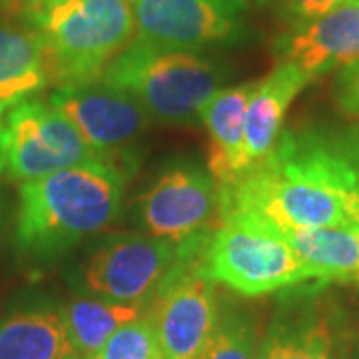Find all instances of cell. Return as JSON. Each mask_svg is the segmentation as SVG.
I'll return each instance as SVG.
<instances>
[{"instance_id": "44dd1931", "label": "cell", "mask_w": 359, "mask_h": 359, "mask_svg": "<svg viewBox=\"0 0 359 359\" xmlns=\"http://www.w3.org/2000/svg\"><path fill=\"white\" fill-rule=\"evenodd\" d=\"M92 359H162L154 330L140 316L110 335Z\"/></svg>"}, {"instance_id": "ffe728a7", "label": "cell", "mask_w": 359, "mask_h": 359, "mask_svg": "<svg viewBox=\"0 0 359 359\" xmlns=\"http://www.w3.org/2000/svg\"><path fill=\"white\" fill-rule=\"evenodd\" d=\"M200 359H259V346L250 321L236 311L222 313Z\"/></svg>"}, {"instance_id": "30bf717a", "label": "cell", "mask_w": 359, "mask_h": 359, "mask_svg": "<svg viewBox=\"0 0 359 359\" xmlns=\"http://www.w3.org/2000/svg\"><path fill=\"white\" fill-rule=\"evenodd\" d=\"M180 256V245L152 236H112L90 256L84 283L104 299L142 306L150 302Z\"/></svg>"}, {"instance_id": "2e32d148", "label": "cell", "mask_w": 359, "mask_h": 359, "mask_svg": "<svg viewBox=\"0 0 359 359\" xmlns=\"http://www.w3.org/2000/svg\"><path fill=\"white\" fill-rule=\"evenodd\" d=\"M276 231L320 283H359V224Z\"/></svg>"}, {"instance_id": "3957f363", "label": "cell", "mask_w": 359, "mask_h": 359, "mask_svg": "<svg viewBox=\"0 0 359 359\" xmlns=\"http://www.w3.org/2000/svg\"><path fill=\"white\" fill-rule=\"evenodd\" d=\"M22 18L46 46L58 86L100 80L136 34L130 0H42Z\"/></svg>"}, {"instance_id": "603a6c76", "label": "cell", "mask_w": 359, "mask_h": 359, "mask_svg": "<svg viewBox=\"0 0 359 359\" xmlns=\"http://www.w3.org/2000/svg\"><path fill=\"white\" fill-rule=\"evenodd\" d=\"M335 102L344 114L359 124V60L337 72Z\"/></svg>"}, {"instance_id": "7402d4cb", "label": "cell", "mask_w": 359, "mask_h": 359, "mask_svg": "<svg viewBox=\"0 0 359 359\" xmlns=\"http://www.w3.org/2000/svg\"><path fill=\"white\" fill-rule=\"evenodd\" d=\"M341 0H273V14L285 30H294L334 11Z\"/></svg>"}, {"instance_id": "d4e9b609", "label": "cell", "mask_w": 359, "mask_h": 359, "mask_svg": "<svg viewBox=\"0 0 359 359\" xmlns=\"http://www.w3.org/2000/svg\"><path fill=\"white\" fill-rule=\"evenodd\" d=\"M39 2H42V0H0V11L20 14L22 16L28 8H32Z\"/></svg>"}, {"instance_id": "f1b7e54d", "label": "cell", "mask_w": 359, "mask_h": 359, "mask_svg": "<svg viewBox=\"0 0 359 359\" xmlns=\"http://www.w3.org/2000/svg\"><path fill=\"white\" fill-rule=\"evenodd\" d=\"M76 359H78V358H76Z\"/></svg>"}, {"instance_id": "ac0fdd59", "label": "cell", "mask_w": 359, "mask_h": 359, "mask_svg": "<svg viewBox=\"0 0 359 359\" xmlns=\"http://www.w3.org/2000/svg\"><path fill=\"white\" fill-rule=\"evenodd\" d=\"M60 309L26 308L0 318V359H76Z\"/></svg>"}, {"instance_id": "6da1fadb", "label": "cell", "mask_w": 359, "mask_h": 359, "mask_svg": "<svg viewBox=\"0 0 359 359\" xmlns=\"http://www.w3.org/2000/svg\"><path fill=\"white\" fill-rule=\"evenodd\" d=\"M219 194L222 218L244 214L273 228L359 224L353 170L339 140L318 132H282L268 156Z\"/></svg>"}, {"instance_id": "d6986e66", "label": "cell", "mask_w": 359, "mask_h": 359, "mask_svg": "<svg viewBox=\"0 0 359 359\" xmlns=\"http://www.w3.org/2000/svg\"><path fill=\"white\" fill-rule=\"evenodd\" d=\"M60 313L78 358L92 359L116 330L140 318L142 306L118 304L104 297H76L70 299Z\"/></svg>"}, {"instance_id": "5b68a950", "label": "cell", "mask_w": 359, "mask_h": 359, "mask_svg": "<svg viewBox=\"0 0 359 359\" xmlns=\"http://www.w3.org/2000/svg\"><path fill=\"white\" fill-rule=\"evenodd\" d=\"M202 268L214 283L248 297L320 283L276 228L244 214L222 218L204 245Z\"/></svg>"}, {"instance_id": "4fadbf2b", "label": "cell", "mask_w": 359, "mask_h": 359, "mask_svg": "<svg viewBox=\"0 0 359 359\" xmlns=\"http://www.w3.org/2000/svg\"><path fill=\"white\" fill-rule=\"evenodd\" d=\"M282 62L297 66L311 80L359 60V0H341L321 18L283 30L273 40Z\"/></svg>"}, {"instance_id": "9c48e42d", "label": "cell", "mask_w": 359, "mask_h": 359, "mask_svg": "<svg viewBox=\"0 0 359 359\" xmlns=\"http://www.w3.org/2000/svg\"><path fill=\"white\" fill-rule=\"evenodd\" d=\"M140 219L152 238L170 244L210 236L222 222L218 182L194 164L168 168L140 198Z\"/></svg>"}, {"instance_id": "8992f818", "label": "cell", "mask_w": 359, "mask_h": 359, "mask_svg": "<svg viewBox=\"0 0 359 359\" xmlns=\"http://www.w3.org/2000/svg\"><path fill=\"white\" fill-rule=\"evenodd\" d=\"M210 236L180 244L178 264L150 297L146 320L154 330L162 359H200L216 330V287L202 268Z\"/></svg>"}, {"instance_id": "52a82bcc", "label": "cell", "mask_w": 359, "mask_h": 359, "mask_svg": "<svg viewBox=\"0 0 359 359\" xmlns=\"http://www.w3.org/2000/svg\"><path fill=\"white\" fill-rule=\"evenodd\" d=\"M100 158L54 106L28 98L6 110L2 130V172L30 182Z\"/></svg>"}, {"instance_id": "7a4b0ae2", "label": "cell", "mask_w": 359, "mask_h": 359, "mask_svg": "<svg viewBox=\"0 0 359 359\" xmlns=\"http://www.w3.org/2000/svg\"><path fill=\"white\" fill-rule=\"evenodd\" d=\"M128 176L112 156L22 182L14 231L18 250L48 259L108 228L120 214Z\"/></svg>"}, {"instance_id": "cb8c5ba5", "label": "cell", "mask_w": 359, "mask_h": 359, "mask_svg": "<svg viewBox=\"0 0 359 359\" xmlns=\"http://www.w3.org/2000/svg\"><path fill=\"white\" fill-rule=\"evenodd\" d=\"M339 144H341V150H344V154H346L349 166H351V170H353L355 196H358V202H359V132L351 134V136H347V138H344V140H339Z\"/></svg>"}, {"instance_id": "ba28073f", "label": "cell", "mask_w": 359, "mask_h": 359, "mask_svg": "<svg viewBox=\"0 0 359 359\" xmlns=\"http://www.w3.org/2000/svg\"><path fill=\"white\" fill-rule=\"evenodd\" d=\"M136 40L198 52L248 39V0H134Z\"/></svg>"}, {"instance_id": "9a60e30c", "label": "cell", "mask_w": 359, "mask_h": 359, "mask_svg": "<svg viewBox=\"0 0 359 359\" xmlns=\"http://www.w3.org/2000/svg\"><path fill=\"white\" fill-rule=\"evenodd\" d=\"M309 84V78L290 62H280L268 76L257 80L248 104L244 122V150L248 166L257 164L280 140L283 120L295 96Z\"/></svg>"}, {"instance_id": "8fae6325", "label": "cell", "mask_w": 359, "mask_h": 359, "mask_svg": "<svg viewBox=\"0 0 359 359\" xmlns=\"http://www.w3.org/2000/svg\"><path fill=\"white\" fill-rule=\"evenodd\" d=\"M48 104L104 156H118V150L136 140L150 124V114L130 94L102 80L58 86Z\"/></svg>"}, {"instance_id": "83f0119b", "label": "cell", "mask_w": 359, "mask_h": 359, "mask_svg": "<svg viewBox=\"0 0 359 359\" xmlns=\"http://www.w3.org/2000/svg\"><path fill=\"white\" fill-rule=\"evenodd\" d=\"M273 0H256L257 6H266V4H271Z\"/></svg>"}, {"instance_id": "e0dca14e", "label": "cell", "mask_w": 359, "mask_h": 359, "mask_svg": "<svg viewBox=\"0 0 359 359\" xmlns=\"http://www.w3.org/2000/svg\"><path fill=\"white\" fill-rule=\"evenodd\" d=\"M54 82L46 46L28 26L0 22V106L32 98Z\"/></svg>"}, {"instance_id": "7c38bea8", "label": "cell", "mask_w": 359, "mask_h": 359, "mask_svg": "<svg viewBox=\"0 0 359 359\" xmlns=\"http://www.w3.org/2000/svg\"><path fill=\"white\" fill-rule=\"evenodd\" d=\"M349 335L339 309L327 297L306 295L273 320L259 359H347Z\"/></svg>"}, {"instance_id": "5bb4252c", "label": "cell", "mask_w": 359, "mask_h": 359, "mask_svg": "<svg viewBox=\"0 0 359 359\" xmlns=\"http://www.w3.org/2000/svg\"><path fill=\"white\" fill-rule=\"evenodd\" d=\"M257 80L218 90L200 110V122L210 136L208 172L219 188L233 184L248 170L244 150V122Z\"/></svg>"}, {"instance_id": "484cf974", "label": "cell", "mask_w": 359, "mask_h": 359, "mask_svg": "<svg viewBox=\"0 0 359 359\" xmlns=\"http://www.w3.org/2000/svg\"><path fill=\"white\" fill-rule=\"evenodd\" d=\"M6 106H0V172H2V130H4V118H6Z\"/></svg>"}, {"instance_id": "277c9868", "label": "cell", "mask_w": 359, "mask_h": 359, "mask_svg": "<svg viewBox=\"0 0 359 359\" xmlns=\"http://www.w3.org/2000/svg\"><path fill=\"white\" fill-rule=\"evenodd\" d=\"M226 76L218 62L198 52L134 40L104 68L100 80L130 94L150 118L186 126L200 122V110L222 90Z\"/></svg>"}, {"instance_id": "4316f807", "label": "cell", "mask_w": 359, "mask_h": 359, "mask_svg": "<svg viewBox=\"0 0 359 359\" xmlns=\"http://www.w3.org/2000/svg\"><path fill=\"white\" fill-rule=\"evenodd\" d=\"M355 355L359 359V320H358V327H355Z\"/></svg>"}]
</instances>
